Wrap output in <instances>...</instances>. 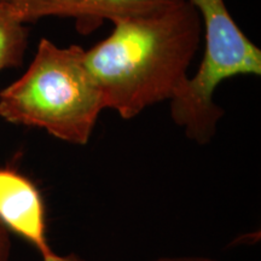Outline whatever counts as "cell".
Returning <instances> with one entry per match:
<instances>
[{"instance_id":"obj_10","label":"cell","mask_w":261,"mask_h":261,"mask_svg":"<svg viewBox=\"0 0 261 261\" xmlns=\"http://www.w3.org/2000/svg\"><path fill=\"white\" fill-rule=\"evenodd\" d=\"M12 0H0V3H11Z\"/></svg>"},{"instance_id":"obj_7","label":"cell","mask_w":261,"mask_h":261,"mask_svg":"<svg viewBox=\"0 0 261 261\" xmlns=\"http://www.w3.org/2000/svg\"><path fill=\"white\" fill-rule=\"evenodd\" d=\"M8 227L0 221V261H8L10 254V238Z\"/></svg>"},{"instance_id":"obj_5","label":"cell","mask_w":261,"mask_h":261,"mask_svg":"<svg viewBox=\"0 0 261 261\" xmlns=\"http://www.w3.org/2000/svg\"><path fill=\"white\" fill-rule=\"evenodd\" d=\"M0 221L37 248L42 260L56 255L47 242L40 192L27 177L14 169L0 168Z\"/></svg>"},{"instance_id":"obj_4","label":"cell","mask_w":261,"mask_h":261,"mask_svg":"<svg viewBox=\"0 0 261 261\" xmlns=\"http://www.w3.org/2000/svg\"><path fill=\"white\" fill-rule=\"evenodd\" d=\"M184 0H12L23 23L44 17H71L81 32L92 31L104 19L135 17L173 8Z\"/></svg>"},{"instance_id":"obj_8","label":"cell","mask_w":261,"mask_h":261,"mask_svg":"<svg viewBox=\"0 0 261 261\" xmlns=\"http://www.w3.org/2000/svg\"><path fill=\"white\" fill-rule=\"evenodd\" d=\"M42 261H84L81 260L79 256H76L75 254H69V255H54L50 259L47 260H42Z\"/></svg>"},{"instance_id":"obj_1","label":"cell","mask_w":261,"mask_h":261,"mask_svg":"<svg viewBox=\"0 0 261 261\" xmlns=\"http://www.w3.org/2000/svg\"><path fill=\"white\" fill-rule=\"evenodd\" d=\"M114 31L85 51L104 108L122 119L172 100L189 79L201 41V16L189 0L154 14L113 21Z\"/></svg>"},{"instance_id":"obj_2","label":"cell","mask_w":261,"mask_h":261,"mask_svg":"<svg viewBox=\"0 0 261 261\" xmlns=\"http://www.w3.org/2000/svg\"><path fill=\"white\" fill-rule=\"evenodd\" d=\"M104 108L102 93L77 45L60 47L42 38L25 73L0 92V116L86 145Z\"/></svg>"},{"instance_id":"obj_6","label":"cell","mask_w":261,"mask_h":261,"mask_svg":"<svg viewBox=\"0 0 261 261\" xmlns=\"http://www.w3.org/2000/svg\"><path fill=\"white\" fill-rule=\"evenodd\" d=\"M24 24L11 3H0V70L22 63L28 38Z\"/></svg>"},{"instance_id":"obj_3","label":"cell","mask_w":261,"mask_h":261,"mask_svg":"<svg viewBox=\"0 0 261 261\" xmlns=\"http://www.w3.org/2000/svg\"><path fill=\"white\" fill-rule=\"evenodd\" d=\"M201 16L204 54L195 76L171 100V115L188 138L203 145L217 133L223 110L215 90L237 75H261V51L241 31L224 0H189Z\"/></svg>"},{"instance_id":"obj_9","label":"cell","mask_w":261,"mask_h":261,"mask_svg":"<svg viewBox=\"0 0 261 261\" xmlns=\"http://www.w3.org/2000/svg\"><path fill=\"white\" fill-rule=\"evenodd\" d=\"M155 261H215L210 259H194V257H167V259H159Z\"/></svg>"}]
</instances>
